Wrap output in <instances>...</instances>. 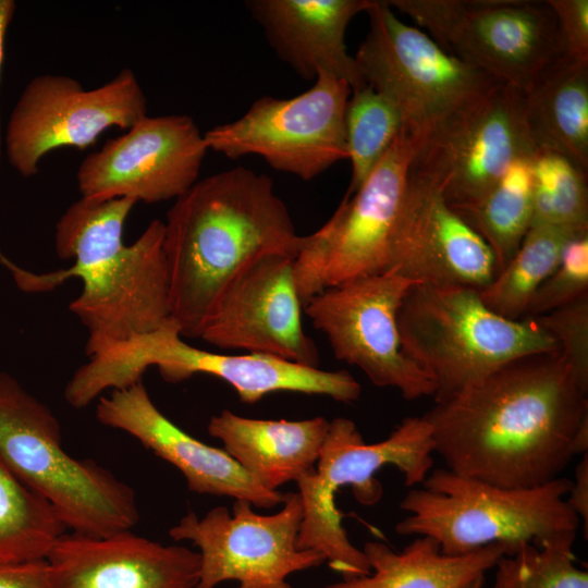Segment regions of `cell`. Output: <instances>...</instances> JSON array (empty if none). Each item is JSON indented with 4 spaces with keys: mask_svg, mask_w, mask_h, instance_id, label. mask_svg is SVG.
<instances>
[{
    "mask_svg": "<svg viewBox=\"0 0 588 588\" xmlns=\"http://www.w3.org/2000/svg\"><path fill=\"white\" fill-rule=\"evenodd\" d=\"M396 322L404 352L434 385V402L512 360L561 350L536 318H504L468 286L415 284L403 298Z\"/></svg>",
    "mask_w": 588,
    "mask_h": 588,
    "instance_id": "obj_5",
    "label": "cell"
},
{
    "mask_svg": "<svg viewBox=\"0 0 588 588\" xmlns=\"http://www.w3.org/2000/svg\"><path fill=\"white\" fill-rule=\"evenodd\" d=\"M293 265V257L280 253L245 265L218 296L199 339L222 350L271 354L318 367V348L303 329Z\"/></svg>",
    "mask_w": 588,
    "mask_h": 588,
    "instance_id": "obj_17",
    "label": "cell"
},
{
    "mask_svg": "<svg viewBox=\"0 0 588 588\" xmlns=\"http://www.w3.org/2000/svg\"><path fill=\"white\" fill-rule=\"evenodd\" d=\"M372 0H248L252 17L261 26L275 54L305 79L323 71L348 83L366 85L355 58L347 52L345 33Z\"/></svg>",
    "mask_w": 588,
    "mask_h": 588,
    "instance_id": "obj_21",
    "label": "cell"
},
{
    "mask_svg": "<svg viewBox=\"0 0 588 588\" xmlns=\"http://www.w3.org/2000/svg\"><path fill=\"white\" fill-rule=\"evenodd\" d=\"M147 115V98L131 69L86 89L62 74L33 77L21 93L7 124L3 146L9 163L24 177L38 173L54 149L94 145L111 127L127 130Z\"/></svg>",
    "mask_w": 588,
    "mask_h": 588,
    "instance_id": "obj_12",
    "label": "cell"
},
{
    "mask_svg": "<svg viewBox=\"0 0 588 588\" xmlns=\"http://www.w3.org/2000/svg\"><path fill=\"white\" fill-rule=\"evenodd\" d=\"M195 373L217 377L230 384L240 400L254 404L274 392L323 395L338 402L358 400L362 387L346 370H323L264 353L218 354L171 339L162 355L161 377L171 383Z\"/></svg>",
    "mask_w": 588,
    "mask_h": 588,
    "instance_id": "obj_22",
    "label": "cell"
},
{
    "mask_svg": "<svg viewBox=\"0 0 588 588\" xmlns=\"http://www.w3.org/2000/svg\"><path fill=\"white\" fill-rule=\"evenodd\" d=\"M534 318L556 339L576 380L588 391V293Z\"/></svg>",
    "mask_w": 588,
    "mask_h": 588,
    "instance_id": "obj_33",
    "label": "cell"
},
{
    "mask_svg": "<svg viewBox=\"0 0 588 588\" xmlns=\"http://www.w3.org/2000/svg\"><path fill=\"white\" fill-rule=\"evenodd\" d=\"M529 159L517 160L477 201L451 207L488 245L497 273L516 254L531 224Z\"/></svg>",
    "mask_w": 588,
    "mask_h": 588,
    "instance_id": "obj_26",
    "label": "cell"
},
{
    "mask_svg": "<svg viewBox=\"0 0 588 588\" xmlns=\"http://www.w3.org/2000/svg\"><path fill=\"white\" fill-rule=\"evenodd\" d=\"M418 143L404 130L331 218L301 237L293 272L303 304L320 292L384 273L392 233Z\"/></svg>",
    "mask_w": 588,
    "mask_h": 588,
    "instance_id": "obj_10",
    "label": "cell"
},
{
    "mask_svg": "<svg viewBox=\"0 0 588 588\" xmlns=\"http://www.w3.org/2000/svg\"><path fill=\"white\" fill-rule=\"evenodd\" d=\"M575 539L527 543L502 555L495 563L492 588H588V573L575 565Z\"/></svg>",
    "mask_w": 588,
    "mask_h": 588,
    "instance_id": "obj_31",
    "label": "cell"
},
{
    "mask_svg": "<svg viewBox=\"0 0 588 588\" xmlns=\"http://www.w3.org/2000/svg\"><path fill=\"white\" fill-rule=\"evenodd\" d=\"M404 130L397 109L368 85L352 90L345 111L347 159L352 166L346 194H353Z\"/></svg>",
    "mask_w": 588,
    "mask_h": 588,
    "instance_id": "obj_30",
    "label": "cell"
},
{
    "mask_svg": "<svg viewBox=\"0 0 588 588\" xmlns=\"http://www.w3.org/2000/svg\"><path fill=\"white\" fill-rule=\"evenodd\" d=\"M171 318L182 336L199 338L229 281L268 253L296 257L301 235L266 174L236 167L198 179L163 222Z\"/></svg>",
    "mask_w": 588,
    "mask_h": 588,
    "instance_id": "obj_3",
    "label": "cell"
},
{
    "mask_svg": "<svg viewBox=\"0 0 588 588\" xmlns=\"http://www.w3.org/2000/svg\"><path fill=\"white\" fill-rule=\"evenodd\" d=\"M558 26L564 57L588 62V0H547Z\"/></svg>",
    "mask_w": 588,
    "mask_h": 588,
    "instance_id": "obj_34",
    "label": "cell"
},
{
    "mask_svg": "<svg viewBox=\"0 0 588 588\" xmlns=\"http://www.w3.org/2000/svg\"><path fill=\"white\" fill-rule=\"evenodd\" d=\"M136 204L128 197H81L71 204L54 230L56 254L73 260L69 268L38 274L0 253V261L24 292H49L69 279L81 280L82 291L69 309L87 329V356L172 319L163 222L150 221L135 242L123 243L124 224Z\"/></svg>",
    "mask_w": 588,
    "mask_h": 588,
    "instance_id": "obj_2",
    "label": "cell"
},
{
    "mask_svg": "<svg viewBox=\"0 0 588 588\" xmlns=\"http://www.w3.org/2000/svg\"><path fill=\"white\" fill-rule=\"evenodd\" d=\"M0 588H52L47 561L0 562Z\"/></svg>",
    "mask_w": 588,
    "mask_h": 588,
    "instance_id": "obj_35",
    "label": "cell"
},
{
    "mask_svg": "<svg viewBox=\"0 0 588 588\" xmlns=\"http://www.w3.org/2000/svg\"><path fill=\"white\" fill-rule=\"evenodd\" d=\"M583 235L553 225L530 226L509 264L478 291L481 301L504 318H525L530 299L556 269L567 244Z\"/></svg>",
    "mask_w": 588,
    "mask_h": 588,
    "instance_id": "obj_27",
    "label": "cell"
},
{
    "mask_svg": "<svg viewBox=\"0 0 588 588\" xmlns=\"http://www.w3.org/2000/svg\"><path fill=\"white\" fill-rule=\"evenodd\" d=\"M483 577L485 576H481L477 579H475L474 581H471L468 586H466L465 588H482L483 586Z\"/></svg>",
    "mask_w": 588,
    "mask_h": 588,
    "instance_id": "obj_38",
    "label": "cell"
},
{
    "mask_svg": "<svg viewBox=\"0 0 588 588\" xmlns=\"http://www.w3.org/2000/svg\"><path fill=\"white\" fill-rule=\"evenodd\" d=\"M96 418L131 434L176 467L195 493L243 500L260 509L274 507L284 500V493L259 485L224 450L193 438L172 422L155 405L143 381L100 396Z\"/></svg>",
    "mask_w": 588,
    "mask_h": 588,
    "instance_id": "obj_19",
    "label": "cell"
},
{
    "mask_svg": "<svg viewBox=\"0 0 588 588\" xmlns=\"http://www.w3.org/2000/svg\"><path fill=\"white\" fill-rule=\"evenodd\" d=\"M588 293V234L571 241L562 260L539 286L525 317H539Z\"/></svg>",
    "mask_w": 588,
    "mask_h": 588,
    "instance_id": "obj_32",
    "label": "cell"
},
{
    "mask_svg": "<svg viewBox=\"0 0 588 588\" xmlns=\"http://www.w3.org/2000/svg\"><path fill=\"white\" fill-rule=\"evenodd\" d=\"M572 486L559 477L535 488H504L431 469L420 488L400 502L408 515L395 526L403 536L434 539L446 555H463L500 543L506 554L527 543L576 538L579 518L565 497Z\"/></svg>",
    "mask_w": 588,
    "mask_h": 588,
    "instance_id": "obj_4",
    "label": "cell"
},
{
    "mask_svg": "<svg viewBox=\"0 0 588 588\" xmlns=\"http://www.w3.org/2000/svg\"><path fill=\"white\" fill-rule=\"evenodd\" d=\"M65 526L0 458V562L46 560Z\"/></svg>",
    "mask_w": 588,
    "mask_h": 588,
    "instance_id": "obj_28",
    "label": "cell"
},
{
    "mask_svg": "<svg viewBox=\"0 0 588 588\" xmlns=\"http://www.w3.org/2000/svg\"><path fill=\"white\" fill-rule=\"evenodd\" d=\"M537 151L524 94L497 84L476 106L417 148L415 161L437 180L451 207L486 195L519 159Z\"/></svg>",
    "mask_w": 588,
    "mask_h": 588,
    "instance_id": "obj_16",
    "label": "cell"
},
{
    "mask_svg": "<svg viewBox=\"0 0 588 588\" xmlns=\"http://www.w3.org/2000/svg\"><path fill=\"white\" fill-rule=\"evenodd\" d=\"M384 273L417 284L468 286L478 291L497 274L488 245L451 208L434 176L415 159Z\"/></svg>",
    "mask_w": 588,
    "mask_h": 588,
    "instance_id": "obj_18",
    "label": "cell"
},
{
    "mask_svg": "<svg viewBox=\"0 0 588 588\" xmlns=\"http://www.w3.org/2000/svg\"><path fill=\"white\" fill-rule=\"evenodd\" d=\"M352 88L320 71L292 98L265 96L238 119L204 133L208 150L230 159L259 156L277 171L310 181L347 159L345 111Z\"/></svg>",
    "mask_w": 588,
    "mask_h": 588,
    "instance_id": "obj_11",
    "label": "cell"
},
{
    "mask_svg": "<svg viewBox=\"0 0 588 588\" xmlns=\"http://www.w3.org/2000/svg\"><path fill=\"white\" fill-rule=\"evenodd\" d=\"M207 151L192 117L146 115L82 160L77 187L91 201L176 199L197 182Z\"/></svg>",
    "mask_w": 588,
    "mask_h": 588,
    "instance_id": "obj_15",
    "label": "cell"
},
{
    "mask_svg": "<svg viewBox=\"0 0 588 588\" xmlns=\"http://www.w3.org/2000/svg\"><path fill=\"white\" fill-rule=\"evenodd\" d=\"M417 283L381 273L327 289L304 306L334 356L358 367L377 387H391L406 400L434 393L429 376L404 352L397 311Z\"/></svg>",
    "mask_w": 588,
    "mask_h": 588,
    "instance_id": "obj_14",
    "label": "cell"
},
{
    "mask_svg": "<svg viewBox=\"0 0 588 588\" xmlns=\"http://www.w3.org/2000/svg\"><path fill=\"white\" fill-rule=\"evenodd\" d=\"M566 499L571 509L576 513L579 519L585 524V536L588 531V453L577 464L575 469V479L567 492Z\"/></svg>",
    "mask_w": 588,
    "mask_h": 588,
    "instance_id": "obj_36",
    "label": "cell"
},
{
    "mask_svg": "<svg viewBox=\"0 0 588 588\" xmlns=\"http://www.w3.org/2000/svg\"><path fill=\"white\" fill-rule=\"evenodd\" d=\"M362 550L370 573L324 588H465L506 554L503 544L493 543L467 554L446 555L426 536H418L401 552L379 541H368Z\"/></svg>",
    "mask_w": 588,
    "mask_h": 588,
    "instance_id": "obj_25",
    "label": "cell"
},
{
    "mask_svg": "<svg viewBox=\"0 0 588 588\" xmlns=\"http://www.w3.org/2000/svg\"><path fill=\"white\" fill-rule=\"evenodd\" d=\"M445 51L525 93L562 49L554 13L538 0H390Z\"/></svg>",
    "mask_w": 588,
    "mask_h": 588,
    "instance_id": "obj_9",
    "label": "cell"
},
{
    "mask_svg": "<svg viewBox=\"0 0 588 588\" xmlns=\"http://www.w3.org/2000/svg\"><path fill=\"white\" fill-rule=\"evenodd\" d=\"M52 588H196L200 555L131 530L62 534L46 558Z\"/></svg>",
    "mask_w": 588,
    "mask_h": 588,
    "instance_id": "obj_20",
    "label": "cell"
},
{
    "mask_svg": "<svg viewBox=\"0 0 588 588\" xmlns=\"http://www.w3.org/2000/svg\"><path fill=\"white\" fill-rule=\"evenodd\" d=\"M329 424L321 416L272 420L222 409L209 419L207 431L255 481L277 491L315 467Z\"/></svg>",
    "mask_w": 588,
    "mask_h": 588,
    "instance_id": "obj_23",
    "label": "cell"
},
{
    "mask_svg": "<svg viewBox=\"0 0 588 588\" xmlns=\"http://www.w3.org/2000/svg\"><path fill=\"white\" fill-rule=\"evenodd\" d=\"M588 391L561 350L517 358L422 416L434 453L460 476L504 488L560 477L588 416Z\"/></svg>",
    "mask_w": 588,
    "mask_h": 588,
    "instance_id": "obj_1",
    "label": "cell"
},
{
    "mask_svg": "<svg viewBox=\"0 0 588 588\" xmlns=\"http://www.w3.org/2000/svg\"><path fill=\"white\" fill-rule=\"evenodd\" d=\"M366 13L369 30L355 61L366 85L393 103L404 131L419 146L499 84L402 22L388 1L372 0Z\"/></svg>",
    "mask_w": 588,
    "mask_h": 588,
    "instance_id": "obj_8",
    "label": "cell"
},
{
    "mask_svg": "<svg viewBox=\"0 0 588 588\" xmlns=\"http://www.w3.org/2000/svg\"><path fill=\"white\" fill-rule=\"evenodd\" d=\"M432 430L424 417H405L382 441L365 442L351 419L336 417L329 429L314 468L296 480L303 518L297 538L302 550L320 552L343 579L370 573L362 549L355 547L342 525L335 494L350 487L366 506L383 494L376 474L387 465L397 468L407 487L421 485L433 467Z\"/></svg>",
    "mask_w": 588,
    "mask_h": 588,
    "instance_id": "obj_7",
    "label": "cell"
},
{
    "mask_svg": "<svg viewBox=\"0 0 588 588\" xmlns=\"http://www.w3.org/2000/svg\"><path fill=\"white\" fill-rule=\"evenodd\" d=\"M0 458L47 500L72 532L102 537L139 520L135 491L110 470L71 456L54 413L10 373L0 372Z\"/></svg>",
    "mask_w": 588,
    "mask_h": 588,
    "instance_id": "obj_6",
    "label": "cell"
},
{
    "mask_svg": "<svg viewBox=\"0 0 588 588\" xmlns=\"http://www.w3.org/2000/svg\"><path fill=\"white\" fill-rule=\"evenodd\" d=\"M531 224L588 233L587 172L563 156L537 150L529 159Z\"/></svg>",
    "mask_w": 588,
    "mask_h": 588,
    "instance_id": "obj_29",
    "label": "cell"
},
{
    "mask_svg": "<svg viewBox=\"0 0 588 588\" xmlns=\"http://www.w3.org/2000/svg\"><path fill=\"white\" fill-rule=\"evenodd\" d=\"M302 518L298 492H286L274 514H258L249 502L234 500L232 513L224 506L203 517L188 512L169 536L198 548L196 588H216L228 580L237 581L236 588H293L287 581L291 574L326 562L320 552L297 547Z\"/></svg>",
    "mask_w": 588,
    "mask_h": 588,
    "instance_id": "obj_13",
    "label": "cell"
},
{
    "mask_svg": "<svg viewBox=\"0 0 588 588\" xmlns=\"http://www.w3.org/2000/svg\"><path fill=\"white\" fill-rule=\"evenodd\" d=\"M523 94L536 149L559 154L588 172V62L562 56Z\"/></svg>",
    "mask_w": 588,
    "mask_h": 588,
    "instance_id": "obj_24",
    "label": "cell"
},
{
    "mask_svg": "<svg viewBox=\"0 0 588 588\" xmlns=\"http://www.w3.org/2000/svg\"><path fill=\"white\" fill-rule=\"evenodd\" d=\"M15 8H16V4L14 0H0V81H1V73H2V66H3V61H4L5 35L8 32V27L13 19ZM2 151H3V136H2L1 122H0V163H1V158H2Z\"/></svg>",
    "mask_w": 588,
    "mask_h": 588,
    "instance_id": "obj_37",
    "label": "cell"
}]
</instances>
